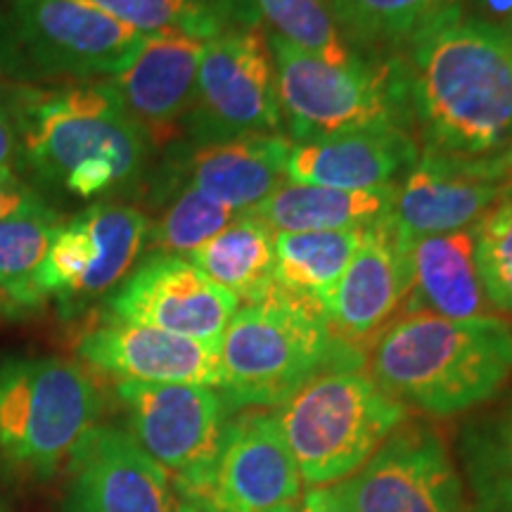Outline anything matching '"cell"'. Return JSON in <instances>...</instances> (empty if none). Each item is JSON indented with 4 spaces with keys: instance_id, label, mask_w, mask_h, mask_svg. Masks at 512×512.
I'll list each match as a JSON object with an SVG mask.
<instances>
[{
    "instance_id": "obj_1",
    "label": "cell",
    "mask_w": 512,
    "mask_h": 512,
    "mask_svg": "<svg viewBox=\"0 0 512 512\" xmlns=\"http://www.w3.org/2000/svg\"><path fill=\"white\" fill-rule=\"evenodd\" d=\"M408 121L425 152L484 159L512 150V31L446 10L408 43Z\"/></svg>"
},
{
    "instance_id": "obj_2",
    "label": "cell",
    "mask_w": 512,
    "mask_h": 512,
    "mask_svg": "<svg viewBox=\"0 0 512 512\" xmlns=\"http://www.w3.org/2000/svg\"><path fill=\"white\" fill-rule=\"evenodd\" d=\"M0 100L15 121L24 174L79 200L138 190L152 143L105 81L38 88L3 83Z\"/></svg>"
},
{
    "instance_id": "obj_3",
    "label": "cell",
    "mask_w": 512,
    "mask_h": 512,
    "mask_svg": "<svg viewBox=\"0 0 512 512\" xmlns=\"http://www.w3.org/2000/svg\"><path fill=\"white\" fill-rule=\"evenodd\" d=\"M368 368L406 408L451 418L494 399L512 377V325L408 313L375 339Z\"/></svg>"
},
{
    "instance_id": "obj_4",
    "label": "cell",
    "mask_w": 512,
    "mask_h": 512,
    "mask_svg": "<svg viewBox=\"0 0 512 512\" xmlns=\"http://www.w3.org/2000/svg\"><path fill=\"white\" fill-rule=\"evenodd\" d=\"M221 394L230 411L283 406L311 377L354 363L332 339L323 309L275 290L235 311L221 337Z\"/></svg>"
},
{
    "instance_id": "obj_5",
    "label": "cell",
    "mask_w": 512,
    "mask_h": 512,
    "mask_svg": "<svg viewBox=\"0 0 512 512\" xmlns=\"http://www.w3.org/2000/svg\"><path fill=\"white\" fill-rule=\"evenodd\" d=\"M406 413L354 363H335L311 377L275 418L304 484L328 486L356 475Z\"/></svg>"
},
{
    "instance_id": "obj_6",
    "label": "cell",
    "mask_w": 512,
    "mask_h": 512,
    "mask_svg": "<svg viewBox=\"0 0 512 512\" xmlns=\"http://www.w3.org/2000/svg\"><path fill=\"white\" fill-rule=\"evenodd\" d=\"M100 413V389L81 363L60 356L0 363V463L17 475L55 477Z\"/></svg>"
},
{
    "instance_id": "obj_7",
    "label": "cell",
    "mask_w": 512,
    "mask_h": 512,
    "mask_svg": "<svg viewBox=\"0 0 512 512\" xmlns=\"http://www.w3.org/2000/svg\"><path fill=\"white\" fill-rule=\"evenodd\" d=\"M143 41L91 0H10L0 15V74L19 83L112 79Z\"/></svg>"
},
{
    "instance_id": "obj_8",
    "label": "cell",
    "mask_w": 512,
    "mask_h": 512,
    "mask_svg": "<svg viewBox=\"0 0 512 512\" xmlns=\"http://www.w3.org/2000/svg\"><path fill=\"white\" fill-rule=\"evenodd\" d=\"M280 110L294 143L382 126L408 128L406 81L399 57L351 64L318 60L271 34Z\"/></svg>"
},
{
    "instance_id": "obj_9",
    "label": "cell",
    "mask_w": 512,
    "mask_h": 512,
    "mask_svg": "<svg viewBox=\"0 0 512 512\" xmlns=\"http://www.w3.org/2000/svg\"><path fill=\"white\" fill-rule=\"evenodd\" d=\"M280 126L278 76L264 31L238 27L204 43L195 100L183 124L188 143L259 136Z\"/></svg>"
},
{
    "instance_id": "obj_10",
    "label": "cell",
    "mask_w": 512,
    "mask_h": 512,
    "mask_svg": "<svg viewBox=\"0 0 512 512\" xmlns=\"http://www.w3.org/2000/svg\"><path fill=\"white\" fill-rule=\"evenodd\" d=\"M128 434L174 479L183 503L207 486L228 427L221 392L200 384L119 382Z\"/></svg>"
},
{
    "instance_id": "obj_11",
    "label": "cell",
    "mask_w": 512,
    "mask_h": 512,
    "mask_svg": "<svg viewBox=\"0 0 512 512\" xmlns=\"http://www.w3.org/2000/svg\"><path fill=\"white\" fill-rule=\"evenodd\" d=\"M339 486L354 512H472L444 437L425 422L396 427Z\"/></svg>"
},
{
    "instance_id": "obj_12",
    "label": "cell",
    "mask_w": 512,
    "mask_h": 512,
    "mask_svg": "<svg viewBox=\"0 0 512 512\" xmlns=\"http://www.w3.org/2000/svg\"><path fill=\"white\" fill-rule=\"evenodd\" d=\"M304 479L275 413L245 408L228 420L214 470L190 505L204 512H299Z\"/></svg>"
},
{
    "instance_id": "obj_13",
    "label": "cell",
    "mask_w": 512,
    "mask_h": 512,
    "mask_svg": "<svg viewBox=\"0 0 512 512\" xmlns=\"http://www.w3.org/2000/svg\"><path fill=\"white\" fill-rule=\"evenodd\" d=\"M238 309V297L216 285L185 256L145 254L105 299L102 318L221 344Z\"/></svg>"
},
{
    "instance_id": "obj_14",
    "label": "cell",
    "mask_w": 512,
    "mask_h": 512,
    "mask_svg": "<svg viewBox=\"0 0 512 512\" xmlns=\"http://www.w3.org/2000/svg\"><path fill=\"white\" fill-rule=\"evenodd\" d=\"M512 150L498 157L465 159L420 152L403 178L392 209V223L403 242L472 228L508 195Z\"/></svg>"
},
{
    "instance_id": "obj_15",
    "label": "cell",
    "mask_w": 512,
    "mask_h": 512,
    "mask_svg": "<svg viewBox=\"0 0 512 512\" xmlns=\"http://www.w3.org/2000/svg\"><path fill=\"white\" fill-rule=\"evenodd\" d=\"M290 138L259 133L221 143H171L162 169L150 183V204H164L181 188L240 211H254L287 181Z\"/></svg>"
},
{
    "instance_id": "obj_16",
    "label": "cell",
    "mask_w": 512,
    "mask_h": 512,
    "mask_svg": "<svg viewBox=\"0 0 512 512\" xmlns=\"http://www.w3.org/2000/svg\"><path fill=\"white\" fill-rule=\"evenodd\" d=\"M62 512H181L174 479L138 441L114 425H95L69 460Z\"/></svg>"
},
{
    "instance_id": "obj_17",
    "label": "cell",
    "mask_w": 512,
    "mask_h": 512,
    "mask_svg": "<svg viewBox=\"0 0 512 512\" xmlns=\"http://www.w3.org/2000/svg\"><path fill=\"white\" fill-rule=\"evenodd\" d=\"M406 297V245L389 216L363 230L347 271L325 304L332 339L349 354H358L399 320Z\"/></svg>"
},
{
    "instance_id": "obj_18",
    "label": "cell",
    "mask_w": 512,
    "mask_h": 512,
    "mask_svg": "<svg viewBox=\"0 0 512 512\" xmlns=\"http://www.w3.org/2000/svg\"><path fill=\"white\" fill-rule=\"evenodd\" d=\"M221 344L171 335L138 323L102 318L76 339V356L88 368L121 382L200 384L221 389Z\"/></svg>"
},
{
    "instance_id": "obj_19",
    "label": "cell",
    "mask_w": 512,
    "mask_h": 512,
    "mask_svg": "<svg viewBox=\"0 0 512 512\" xmlns=\"http://www.w3.org/2000/svg\"><path fill=\"white\" fill-rule=\"evenodd\" d=\"M204 41L183 34L145 36L136 57L107 83L152 145H169L195 100Z\"/></svg>"
},
{
    "instance_id": "obj_20",
    "label": "cell",
    "mask_w": 512,
    "mask_h": 512,
    "mask_svg": "<svg viewBox=\"0 0 512 512\" xmlns=\"http://www.w3.org/2000/svg\"><path fill=\"white\" fill-rule=\"evenodd\" d=\"M420 145L411 128L382 126L344 136L292 143L287 181L342 190H373L399 185L418 164Z\"/></svg>"
},
{
    "instance_id": "obj_21",
    "label": "cell",
    "mask_w": 512,
    "mask_h": 512,
    "mask_svg": "<svg viewBox=\"0 0 512 512\" xmlns=\"http://www.w3.org/2000/svg\"><path fill=\"white\" fill-rule=\"evenodd\" d=\"M406 245L408 297L403 316H432L467 320L494 316L479 278L475 256V226L456 233L430 235Z\"/></svg>"
},
{
    "instance_id": "obj_22",
    "label": "cell",
    "mask_w": 512,
    "mask_h": 512,
    "mask_svg": "<svg viewBox=\"0 0 512 512\" xmlns=\"http://www.w3.org/2000/svg\"><path fill=\"white\" fill-rule=\"evenodd\" d=\"M95 242V261L83 280L57 302V313L64 320L79 318L128 278L145 254L150 219L143 209L117 200H100L76 214Z\"/></svg>"
},
{
    "instance_id": "obj_23",
    "label": "cell",
    "mask_w": 512,
    "mask_h": 512,
    "mask_svg": "<svg viewBox=\"0 0 512 512\" xmlns=\"http://www.w3.org/2000/svg\"><path fill=\"white\" fill-rule=\"evenodd\" d=\"M399 185L342 190L285 181L254 211L275 233L361 230L392 216Z\"/></svg>"
},
{
    "instance_id": "obj_24",
    "label": "cell",
    "mask_w": 512,
    "mask_h": 512,
    "mask_svg": "<svg viewBox=\"0 0 512 512\" xmlns=\"http://www.w3.org/2000/svg\"><path fill=\"white\" fill-rule=\"evenodd\" d=\"M188 259L238 302H261L275 290V230L256 211L240 214Z\"/></svg>"
},
{
    "instance_id": "obj_25",
    "label": "cell",
    "mask_w": 512,
    "mask_h": 512,
    "mask_svg": "<svg viewBox=\"0 0 512 512\" xmlns=\"http://www.w3.org/2000/svg\"><path fill=\"white\" fill-rule=\"evenodd\" d=\"M363 230L275 233V287L325 313Z\"/></svg>"
},
{
    "instance_id": "obj_26",
    "label": "cell",
    "mask_w": 512,
    "mask_h": 512,
    "mask_svg": "<svg viewBox=\"0 0 512 512\" xmlns=\"http://www.w3.org/2000/svg\"><path fill=\"white\" fill-rule=\"evenodd\" d=\"M458 451L472 512H512V401L467 422Z\"/></svg>"
},
{
    "instance_id": "obj_27",
    "label": "cell",
    "mask_w": 512,
    "mask_h": 512,
    "mask_svg": "<svg viewBox=\"0 0 512 512\" xmlns=\"http://www.w3.org/2000/svg\"><path fill=\"white\" fill-rule=\"evenodd\" d=\"M107 15L140 34H183L211 41L228 31V22L252 27L259 19L254 0H91Z\"/></svg>"
},
{
    "instance_id": "obj_28",
    "label": "cell",
    "mask_w": 512,
    "mask_h": 512,
    "mask_svg": "<svg viewBox=\"0 0 512 512\" xmlns=\"http://www.w3.org/2000/svg\"><path fill=\"white\" fill-rule=\"evenodd\" d=\"M463 0H328L339 31L356 50L396 53Z\"/></svg>"
},
{
    "instance_id": "obj_29",
    "label": "cell",
    "mask_w": 512,
    "mask_h": 512,
    "mask_svg": "<svg viewBox=\"0 0 512 512\" xmlns=\"http://www.w3.org/2000/svg\"><path fill=\"white\" fill-rule=\"evenodd\" d=\"M60 214L12 216L0 221V313L22 316L48 302L36 285L53 235L60 228Z\"/></svg>"
},
{
    "instance_id": "obj_30",
    "label": "cell",
    "mask_w": 512,
    "mask_h": 512,
    "mask_svg": "<svg viewBox=\"0 0 512 512\" xmlns=\"http://www.w3.org/2000/svg\"><path fill=\"white\" fill-rule=\"evenodd\" d=\"M240 216V211L211 200L192 188L176 190L164 202L157 221H150L145 254L188 256L219 235Z\"/></svg>"
},
{
    "instance_id": "obj_31",
    "label": "cell",
    "mask_w": 512,
    "mask_h": 512,
    "mask_svg": "<svg viewBox=\"0 0 512 512\" xmlns=\"http://www.w3.org/2000/svg\"><path fill=\"white\" fill-rule=\"evenodd\" d=\"M254 5L275 29V36L302 53L330 64H351L363 57L342 36L328 0H254Z\"/></svg>"
},
{
    "instance_id": "obj_32",
    "label": "cell",
    "mask_w": 512,
    "mask_h": 512,
    "mask_svg": "<svg viewBox=\"0 0 512 512\" xmlns=\"http://www.w3.org/2000/svg\"><path fill=\"white\" fill-rule=\"evenodd\" d=\"M479 278L491 309L512 313V195L498 200L475 223Z\"/></svg>"
},
{
    "instance_id": "obj_33",
    "label": "cell",
    "mask_w": 512,
    "mask_h": 512,
    "mask_svg": "<svg viewBox=\"0 0 512 512\" xmlns=\"http://www.w3.org/2000/svg\"><path fill=\"white\" fill-rule=\"evenodd\" d=\"M95 261V242L86 226L72 216L67 223H60L50 242L46 259L36 273V285L46 299H60L74 292L83 275Z\"/></svg>"
},
{
    "instance_id": "obj_34",
    "label": "cell",
    "mask_w": 512,
    "mask_h": 512,
    "mask_svg": "<svg viewBox=\"0 0 512 512\" xmlns=\"http://www.w3.org/2000/svg\"><path fill=\"white\" fill-rule=\"evenodd\" d=\"M55 211L41 192L24 183V178H0V221L12 216H41Z\"/></svg>"
},
{
    "instance_id": "obj_35",
    "label": "cell",
    "mask_w": 512,
    "mask_h": 512,
    "mask_svg": "<svg viewBox=\"0 0 512 512\" xmlns=\"http://www.w3.org/2000/svg\"><path fill=\"white\" fill-rule=\"evenodd\" d=\"M22 174V145H19L15 121L0 100V178H22Z\"/></svg>"
},
{
    "instance_id": "obj_36",
    "label": "cell",
    "mask_w": 512,
    "mask_h": 512,
    "mask_svg": "<svg viewBox=\"0 0 512 512\" xmlns=\"http://www.w3.org/2000/svg\"><path fill=\"white\" fill-rule=\"evenodd\" d=\"M299 512H354V510H351L342 486L328 484V486H313V491L304 494Z\"/></svg>"
},
{
    "instance_id": "obj_37",
    "label": "cell",
    "mask_w": 512,
    "mask_h": 512,
    "mask_svg": "<svg viewBox=\"0 0 512 512\" xmlns=\"http://www.w3.org/2000/svg\"><path fill=\"white\" fill-rule=\"evenodd\" d=\"M477 12L472 15L489 19V22L498 24L512 31V0H475Z\"/></svg>"
},
{
    "instance_id": "obj_38",
    "label": "cell",
    "mask_w": 512,
    "mask_h": 512,
    "mask_svg": "<svg viewBox=\"0 0 512 512\" xmlns=\"http://www.w3.org/2000/svg\"><path fill=\"white\" fill-rule=\"evenodd\" d=\"M181 512H204V510H200V508H195V505H190V503H183V508H181Z\"/></svg>"
},
{
    "instance_id": "obj_39",
    "label": "cell",
    "mask_w": 512,
    "mask_h": 512,
    "mask_svg": "<svg viewBox=\"0 0 512 512\" xmlns=\"http://www.w3.org/2000/svg\"><path fill=\"white\" fill-rule=\"evenodd\" d=\"M508 192L512 195V174H510V188H508Z\"/></svg>"
},
{
    "instance_id": "obj_40",
    "label": "cell",
    "mask_w": 512,
    "mask_h": 512,
    "mask_svg": "<svg viewBox=\"0 0 512 512\" xmlns=\"http://www.w3.org/2000/svg\"><path fill=\"white\" fill-rule=\"evenodd\" d=\"M0 512H5V510H3V503H0Z\"/></svg>"
}]
</instances>
